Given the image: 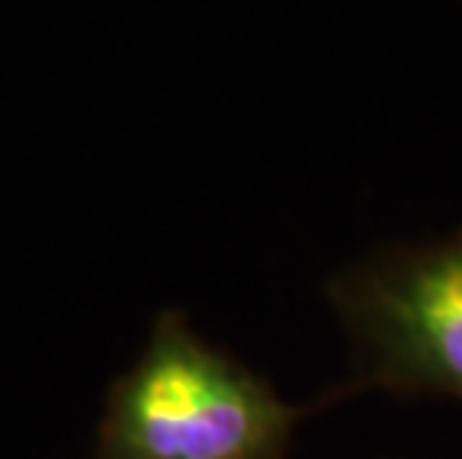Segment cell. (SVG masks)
<instances>
[{
  "mask_svg": "<svg viewBox=\"0 0 462 459\" xmlns=\"http://www.w3.org/2000/svg\"><path fill=\"white\" fill-rule=\"evenodd\" d=\"M328 406L326 390L292 403L185 310L164 308L105 390L90 459H292L299 427Z\"/></svg>",
  "mask_w": 462,
  "mask_h": 459,
  "instance_id": "1",
  "label": "cell"
},
{
  "mask_svg": "<svg viewBox=\"0 0 462 459\" xmlns=\"http://www.w3.org/2000/svg\"><path fill=\"white\" fill-rule=\"evenodd\" d=\"M326 301L349 361L331 403L356 394L462 403V227L349 260L328 278Z\"/></svg>",
  "mask_w": 462,
  "mask_h": 459,
  "instance_id": "2",
  "label": "cell"
}]
</instances>
